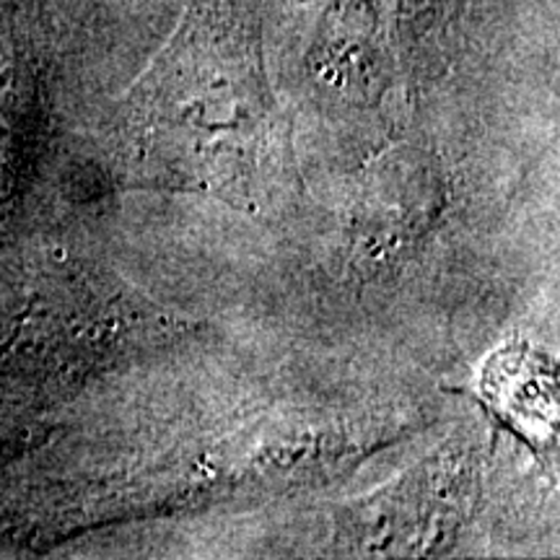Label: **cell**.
I'll list each match as a JSON object with an SVG mask.
<instances>
[{
	"mask_svg": "<svg viewBox=\"0 0 560 560\" xmlns=\"http://www.w3.org/2000/svg\"><path fill=\"white\" fill-rule=\"evenodd\" d=\"M387 26L402 62L425 73L444 58V47L459 19L462 0H371Z\"/></svg>",
	"mask_w": 560,
	"mask_h": 560,
	"instance_id": "obj_2",
	"label": "cell"
},
{
	"mask_svg": "<svg viewBox=\"0 0 560 560\" xmlns=\"http://www.w3.org/2000/svg\"><path fill=\"white\" fill-rule=\"evenodd\" d=\"M125 164L159 190L200 192L244 213L296 195L291 125L272 94L255 0H190L130 91Z\"/></svg>",
	"mask_w": 560,
	"mask_h": 560,
	"instance_id": "obj_1",
	"label": "cell"
}]
</instances>
